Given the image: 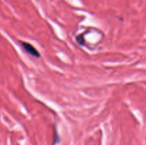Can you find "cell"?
I'll return each mask as SVG.
<instances>
[{
  "label": "cell",
  "mask_w": 146,
  "mask_h": 145,
  "mask_svg": "<svg viewBox=\"0 0 146 145\" xmlns=\"http://www.w3.org/2000/svg\"><path fill=\"white\" fill-rule=\"evenodd\" d=\"M21 45H22L23 48H24V50H25L28 53H29L31 55H32V56L34 57H36V58H39L40 57V53H38V51H37L36 48L34 46H33L31 44L22 41V42H21Z\"/></svg>",
  "instance_id": "1"
}]
</instances>
